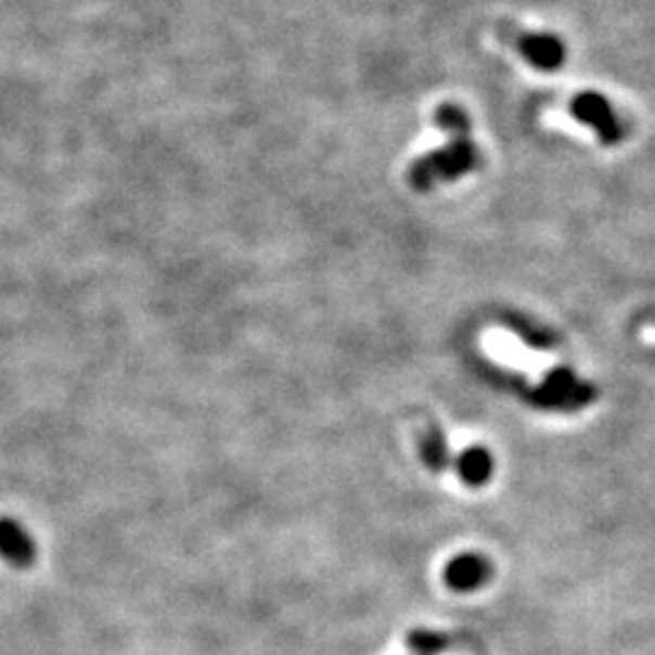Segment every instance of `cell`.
<instances>
[{"instance_id":"obj_1","label":"cell","mask_w":655,"mask_h":655,"mask_svg":"<svg viewBox=\"0 0 655 655\" xmlns=\"http://www.w3.org/2000/svg\"><path fill=\"white\" fill-rule=\"evenodd\" d=\"M435 119L452 139L445 143V149L427 153L425 158L413 163L408 180L421 192L435 188L442 180H459L478 166V149L471 139V119L464 107L445 102V105H439Z\"/></svg>"},{"instance_id":"obj_2","label":"cell","mask_w":655,"mask_h":655,"mask_svg":"<svg viewBox=\"0 0 655 655\" xmlns=\"http://www.w3.org/2000/svg\"><path fill=\"white\" fill-rule=\"evenodd\" d=\"M568 110L580 125H586L595 131L598 139L605 143V146H617V143L627 137V129H624L619 115L614 112L612 102L605 95L580 93L570 100Z\"/></svg>"},{"instance_id":"obj_3","label":"cell","mask_w":655,"mask_h":655,"mask_svg":"<svg viewBox=\"0 0 655 655\" xmlns=\"http://www.w3.org/2000/svg\"><path fill=\"white\" fill-rule=\"evenodd\" d=\"M595 401V388L580 382L570 370H554L537 388V403L556 411H578Z\"/></svg>"},{"instance_id":"obj_4","label":"cell","mask_w":655,"mask_h":655,"mask_svg":"<svg viewBox=\"0 0 655 655\" xmlns=\"http://www.w3.org/2000/svg\"><path fill=\"white\" fill-rule=\"evenodd\" d=\"M510 39H513V44L519 51V56L525 59L529 66H535L537 70H544V74L558 70L563 61H566V47H563V42L556 35H549V33H510L508 42H510Z\"/></svg>"},{"instance_id":"obj_5","label":"cell","mask_w":655,"mask_h":655,"mask_svg":"<svg viewBox=\"0 0 655 655\" xmlns=\"http://www.w3.org/2000/svg\"><path fill=\"white\" fill-rule=\"evenodd\" d=\"M493 576V563L480 554H459L445 566V582L454 592H476Z\"/></svg>"},{"instance_id":"obj_6","label":"cell","mask_w":655,"mask_h":655,"mask_svg":"<svg viewBox=\"0 0 655 655\" xmlns=\"http://www.w3.org/2000/svg\"><path fill=\"white\" fill-rule=\"evenodd\" d=\"M493 454L484 447H468L457 459V471L466 486H486L493 476Z\"/></svg>"},{"instance_id":"obj_7","label":"cell","mask_w":655,"mask_h":655,"mask_svg":"<svg viewBox=\"0 0 655 655\" xmlns=\"http://www.w3.org/2000/svg\"><path fill=\"white\" fill-rule=\"evenodd\" d=\"M408 648L413 651V655H442L449 646V641L445 633L433 631V629H413L408 633Z\"/></svg>"},{"instance_id":"obj_8","label":"cell","mask_w":655,"mask_h":655,"mask_svg":"<svg viewBox=\"0 0 655 655\" xmlns=\"http://www.w3.org/2000/svg\"><path fill=\"white\" fill-rule=\"evenodd\" d=\"M421 449H423V459L425 464L429 468L435 471H442L449 462V454H447V442H445V435L439 433L437 427L429 429V433L423 437L421 442Z\"/></svg>"}]
</instances>
